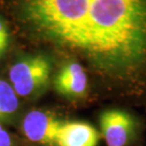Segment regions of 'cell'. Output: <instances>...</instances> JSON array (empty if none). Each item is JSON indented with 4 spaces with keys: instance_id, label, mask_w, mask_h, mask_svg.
Returning <instances> with one entry per match:
<instances>
[{
    "instance_id": "6da1fadb",
    "label": "cell",
    "mask_w": 146,
    "mask_h": 146,
    "mask_svg": "<svg viewBox=\"0 0 146 146\" xmlns=\"http://www.w3.org/2000/svg\"><path fill=\"white\" fill-rule=\"evenodd\" d=\"M38 38L81 56L107 78L128 82L146 70V0H19Z\"/></svg>"
},
{
    "instance_id": "7a4b0ae2",
    "label": "cell",
    "mask_w": 146,
    "mask_h": 146,
    "mask_svg": "<svg viewBox=\"0 0 146 146\" xmlns=\"http://www.w3.org/2000/svg\"><path fill=\"white\" fill-rule=\"evenodd\" d=\"M51 63L44 55L36 54L22 58L11 67V85L18 96L30 97L40 94L48 84Z\"/></svg>"
},
{
    "instance_id": "3957f363",
    "label": "cell",
    "mask_w": 146,
    "mask_h": 146,
    "mask_svg": "<svg viewBox=\"0 0 146 146\" xmlns=\"http://www.w3.org/2000/svg\"><path fill=\"white\" fill-rule=\"evenodd\" d=\"M102 138L107 146H126L136 133V122L128 112L108 110L100 115Z\"/></svg>"
},
{
    "instance_id": "277c9868",
    "label": "cell",
    "mask_w": 146,
    "mask_h": 146,
    "mask_svg": "<svg viewBox=\"0 0 146 146\" xmlns=\"http://www.w3.org/2000/svg\"><path fill=\"white\" fill-rule=\"evenodd\" d=\"M63 123V121L49 112L32 110L25 116L22 129L30 141L44 145H55Z\"/></svg>"
},
{
    "instance_id": "5b68a950",
    "label": "cell",
    "mask_w": 146,
    "mask_h": 146,
    "mask_svg": "<svg viewBox=\"0 0 146 146\" xmlns=\"http://www.w3.org/2000/svg\"><path fill=\"white\" fill-rule=\"evenodd\" d=\"M54 87L58 94L66 97H82L88 88L87 76L85 69L78 62L67 63L55 76Z\"/></svg>"
},
{
    "instance_id": "8992f818",
    "label": "cell",
    "mask_w": 146,
    "mask_h": 146,
    "mask_svg": "<svg viewBox=\"0 0 146 146\" xmlns=\"http://www.w3.org/2000/svg\"><path fill=\"white\" fill-rule=\"evenodd\" d=\"M100 135L91 125L83 122H64L54 146H97Z\"/></svg>"
},
{
    "instance_id": "52a82bcc",
    "label": "cell",
    "mask_w": 146,
    "mask_h": 146,
    "mask_svg": "<svg viewBox=\"0 0 146 146\" xmlns=\"http://www.w3.org/2000/svg\"><path fill=\"white\" fill-rule=\"evenodd\" d=\"M18 110V95L10 83L0 79V122L10 120Z\"/></svg>"
},
{
    "instance_id": "ba28073f",
    "label": "cell",
    "mask_w": 146,
    "mask_h": 146,
    "mask_svg": "<svg viewBox=\"0 0 146 146\" xmlns=\"http://www.w3.org/2000/svg\"><path fill=\"white\" fill-rule=\"evenodd\" d=\"M11 42L10 31L5 21L0 18V58L8 51Z\"/></svg>"
},
{
    "instance_id": "9c48e42d",
    "label": "cell",
    "mask_w": 146,
    "mask_h": 146,
    "mask_svg": "<svg viewBox=\"0 0 146 146\" xmlns=\"http://www.w3.org/2000/svg\"><path fill=\"white\" fill-rule=\"evenodd\" d=\"M0 146H13L11 137L1 125H0Z\"/></svg>"
}]
</instances>
